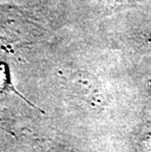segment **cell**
Masks as SVG:
<instances>
[{"label":"cell","instance_id":"obj_1","mask_svg":"<svg viewBox=\"0 0 151 152\" xmlns=\"http://www.w3.org/2000/svg\"><path fill=\"white\" fill-rule=\"evenodd\" d=\"M13 91L16 94H18L21 98H23L26 102H28V100H26L23 95L20 94V92L17 91V89L12 86L10 77H9V71L7 69V66L5 64H0V93L2 92H8Z\"/></svg>","mask_w":151,"mask_h":152}]
</instances>
